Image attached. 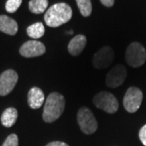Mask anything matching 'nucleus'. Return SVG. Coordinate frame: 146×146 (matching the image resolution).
I'll return each mask as SVG.
<instances>
[{
    "label": "nucleus",
    "instance_id": "1",
    "mask_svg": "<svg viewBox=\"0 0 146 146\" xmlns=\"http://www.w3.org/2000/svg\"><path fill=\"white\" fill-rule=\"evenodd\" d=\"M72 17V10L71 7L65 3H59L54 4L47 10L44 20L49 27L56 28L68 22Z\"/></svg>",
    "mask_w": 146,
    "mask_h": 146
},
{
    "label": "nucleus",
    "instance_id": "2",
    "mask_svg": "<svg viewBox=\"0 0 146 146\" xmlns=\"http://www.w3.org/2000/svg\"><path fill=\"white\" fill-rule=\"evenodd\" d=\"M65 109V98L62 94L53 92L47 97L43 110L42 119L46 123L57 120Z\"/></svg>",
    "mask_w": 146,
    "mask_h": 146
},
{
    "label": "nucleus",
    "instance_id": "3",
    "mask_svg": "<svg viewBox=\"0 0 146 146\" xmlns=\"http://www.w3.org/2000/svg\"><path fill=\"white\" fill-rule=\"evenodd\" d=\"M127 63L131 68H140L146 61V50L139 42H132L127 48L125 54Z\"/></svg>",
    "mask_w": 146,
    "mask_h": 146
},
{
    "label": "nucleus",
    "instance_id": "4",
    "mask_svg": "<svg viewBox=\"0 0 146 146\" xmlns=\"http://www.w3.org/2000/svg\"><path fill=\"white\" fill-rule=\"evenodd\" d=\"M93 102L96 107L109 114H115L119 109V102L115 95L106 91L96 94Z\"/></svg>",
    "mask_w": 146,
    "mask_h": 146
},
{
    "label": "nucleus",
    "instance_id": "5",
    "mask_svg": "<svg viewBox=\"0 0 146 146\" xmlns=\"http://www.w3.org/2000/svg\"><path fill=\"white\" fill-rule=\"evenodd\" d=\"M77 122L80 130L86 135H91L98 129V123L92 111L84 106L79 110Z\"/></svg>",
    "mask_w": 146,
    "mask_h": 146
},
{
    "label": "nucleus",
    "instance_id": "6",
    "mask_svg": "<svg viewBox=\"0 0 146 146\" xmlns=\"http://www.w3.org/2000/svg\"><path fill=\"white\" fill-rule=\"evenodd\" d=\"M143 100V93L137 87H130L127 90L124 98L123 106L129 113H135L141 107Z\"/></svg>",
    "mask_w": 146,
    "mask_h": 146
},
{
    "label": "nucleus",
    "instance_id": "7",
    "mask_svg": "<svg viewBox=\"0 0 146 146\" xmlns=\"http://www.w3.org/2000/svg\"><path fill=\"white\" fill-rule=\"evenodd\" d=\"M115 59V52L110 46L101 48L93 58V65L96 69H104L109 67Z\"/></svg>",
    "mask_w": 146,
    "mask_h": 146
},
{
    "label": "nucleus",
    "instance_id": "8",
    "mask_svg": "<svg viewBox=\"0 0 146 146\" xmlns=\"http://www.w3.org/2000/svg\"><path fill=\"white\" fill-rule=\"evenodd\" d=\"M126 77H127L126 68L123 65L118 64L108 72L106 78V84L109 88L115 89L124 83Z\"/></svg>",
    "mask_w": 146,
    "mask_h": 146
},
{
    "label": "nucleus",
    "instance_id": "9",
    "mask_svg": "<svg viewBox=\"0 0 146 146\" xmlns=\"http://www.w3.org/2000/svg\"><path fill=\"white\" fill-rule=\"evenodd\" d=\"M18 81V75L14 70H7L0 75V96L9 94Z\"/></svg>",
    "mask_w": 146,
    "mask_h": 146
},
{
    "label": "nucleus",
    "instance_id": "10",
    "mask_svg": "<svg viewBox=\"0 0 146 146\" xmlns=\"http://www.w3.org/2000/svg\"><path fill=\"white\" fill-rule=\"evenodd\" d=\"M46 52V46L42 42L35 40L28 41L20 48V54L23 57L33 58L41 56Z\"/></svg>",
    "mask_w": 146,
    "mask_h": 146
},
{
    "label": "nucleus",
    "instance_id": "11",
    "mask_svg": "<svg viewBox=\"0 0 146 146\" xmlns=\"http://www.w3.org/2000/svg\"><path fill=\"white\" fill-rule=\"evenodd\" d=\"M45 101V95L42 89L38 87H33L28 94V103L30 108L39 109Z\"/></svg>",
    "mask_w": 146,
    "mask_h": 146
},
{
    "label": "nucleus",
    "instance_id": "12",
    "mask_svg": "<svg viewBox=\"0 0 146 146\" xmlns=\"http://www.w3.org/2000/svg\"><path fill=\"white\" fill-rule=\"evenodd\" d=\"M87 43L86 36L83 34H78L74 36L68 44V52L72 56H78L84 50Z\"/></svg>",
    "mask_w": 146,
    "mask_h": 146
},
{
    "label": "nucleus",
    "instance_id": "13",
    "mask_svg": "<svg viewBox=\"0 0 146 146\" xmlns=\"http://www.w3.org/2000/svg\"><path fill=\"white\" fill-rule=\"evenodd\" d=\"M0 31L8 35H15L18 31V25L15 20L6 15L0 16Z\"/></svg>",
    "mask_w": 146,
    "mask_h": 146
},
{
    "label": "nucleus",
    "instance_id": "14",
    "mask_svg": "<svg viewBox=\"0 0 146 146\" xmlns=\"http://www.w3.org/2000/svg\"><path fill=\"white\" fill-rule=\"evenodd\" d=\"M18 117L17 110L14 107H9L6 109L1 116L2 124L6 127H11L15 124Z\"/></svg>",
    "mask_w": 146,
    "mask_h": 146
},
{
    "label": "nucleus",
    "instance_id": "15",
    "mask_svg": "<svg viewBox=\"0 0 146 146\" xmlns=\"http://www.w3.org/2000/svg\"><path fill=\"white\" fill-rule=\"evenodd\" d=\"M27 34L33 39H39L45 34V27L42 22H36L27 28Z\"/></svg>",
    "mask_w": 146,
    "mask_h": 146
},
{
    "label": "nucleus",
    "instance_id": "16",
    "mask_svg": "<svg viewBox=\"0 0 146 146\" xmlns=\"http://www.w3.org/2000/svg\"><path fill=\"white\" fill-rule=\"evenodd\" d=\"M49 5L48 0H30L29 3V8L32 13L42 14Z\"/></svg>",
    "mask_w": 146,
    "mask_h": 146
},
{
    "label": "nucleus",
    "instance_id": "17",
    "mask_svg": "<svg viewBox=\"0 0 146 146\" xmlns=\"http://www.w3.org/2000/svg\"><path fill=\"white\" fill-rule=\"evenodd\" d=\"M80 11L81 15L83 16H89L91 15L92 12V3L91 0H76Z\"/></svg>",
    "mask_w": 146,
    "mask_h": 146
},
{
    "label": "nucleus",
    "instance_id": "18",
    "mask_svg": "<svg viewBox=\"0 0 146 146\" xmlns=\"http://www.w3.org/2000/svg\"><path fill=\"white\" fill-rule=\"evenodd\" d=\"M22 3V0H7L6 3V11L9 13H14Z\"/></svg>",
    "mask_w": 146,
    "mask_h": 146
},
{
    "label": "nucleus",
    "instance_id": "19",
    "mask_svg": "<svg viewBox=\"0 0 146 146\" xmlns=\"http://www.w3.org/2000/svg\"><path fill=\"white\" fill-rule=\"evenodd\" d=\"M18 136L16 134H11L7 136L2 146H18Z\"/></svg>",
    "mask_w": 146,
    "mask_h": 146
},
{
    "label": "nucleus",
    "instance_id": "20",
    "mask_svg": "<svg viewBox=\"0 0 146 146\" xmlns=\"http://www.w3.org/2000/svg\"><path fill=\"white\" fill-rule=\"evenodd\" d=\"M139 138L141 140V143L146 146V124L143 126L139 131Z\"/></svg>",
    "mask_w": 146,
    "mask_h": 146
},
{
    "label": "nucleus",
    "instance_id": "21",
    "mask_svg": "<svg viewBox=\"0 0 146 146\" xmlns=\"http://www.w3.org/2000/svg\"><path fill=\"white\" fill-rule=\"evenodd\" d=\"M100 2L102 3V5H104L105 7H112L115 3V0H100Z\"/></svg>",
    "mask_w": 146,
    "mask_h": 146
},
{
    "label": "nucleus",
    "instance_id": "22",
    "mask_svg": "<svg viewBox=\"0 0 146 146\" xmlns=\"http://www.w3.org/2000/svg\"><path fill=\"white\" fill-rule=\"evenodd\" d=\"M46 146H68V145L64 142H61V141H53V142L47 144Z\"/></svg>",
    "mask_w": 146,
    "mask_h": 146
}]
</instances>
